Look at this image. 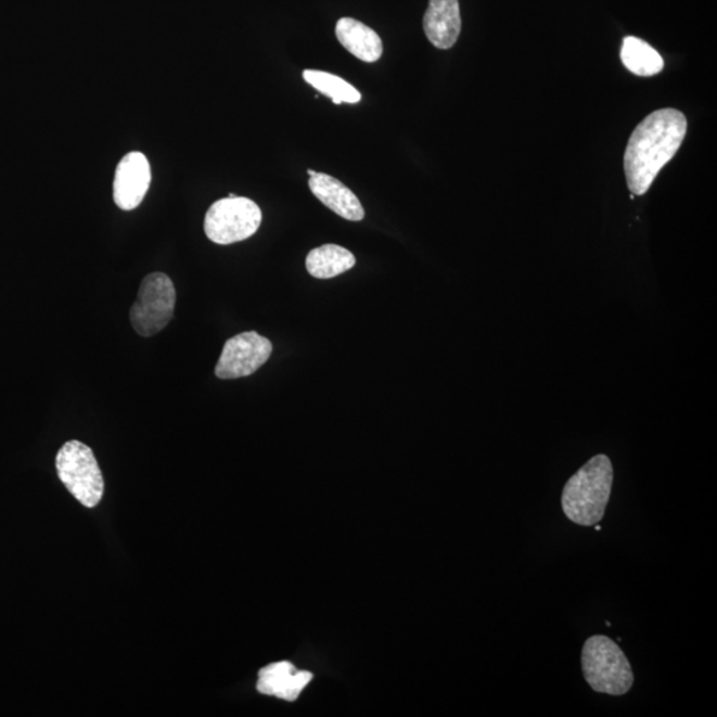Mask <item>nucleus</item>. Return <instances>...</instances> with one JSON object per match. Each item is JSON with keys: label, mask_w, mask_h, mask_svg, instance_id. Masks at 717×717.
Segmentation results:
<instances>
[{"label": "nucleus", "mask_w": 717, "mask_h": 717, "mask_svg": "<svg viewBox=\"0 0 717 717\" xmlns=\"http://www.w3.org/2000/svg\"><path fill=\"white\" fill-rule=\"evenodd\" d=\"M687 133V118L678 110L653 112L627 142L625 175L633 195L649 192L660 171L678 153Z\"/></svg>", "instance_id": "1"}, {"label": "nucleus", "mask_w": 717, "mask_h": 717, "mask_svg": "<svg viewBox=\"0 0 717 717\" xmlns=\"http://www.w3.org/2000/svg\"><path fill=\"white\" fill-rule=\"evenodd\" d=\"M613 483L614 468L606 454H597L580 466L562 490V511L568 521L586 527L600 524Z\"/></svg>", "instance_id": "2"}, {"label": "nucleus", "mask_w": 717, "mask_h": 717, "mask_svg": "<svg viewBox=\"0 0 717 717\" xmlns=\"http://www.w3.org/2000/svg\"><path fill=\"white\" fill-rule=\"evenodd\" d=\"M580 662L585 680L598 693L626 695L636 680L624 651L606 636L590 637L584 644Z\"/></svg>", "instance_id": "3"}, {"label": "nucleus", "mask_w": 717, "mask_h": 717, "mask_svg": "<svg viewBox=\"0 0 717 717\" xmlns=\"http://www.w3.org/2000/svg\"><path fill=\"white\" fill-rule=\"evenodd\" d=\"M56 471L64 487L86 508H94L104 495V478L90 447L65 443L56 456Z\"/></svg>", "instance_id": "4"}, {"label": "nucleus", "mask_w": 717, "mask_h": 717, "mask_svg": "<svg viewBox=\"0 0 717 717\" xmlns=\"http://www.w3.org/2000/svg\"><path fill=\"white\" fill-rule=\"evenodd\" d=\"M263 223V212L253 200H218L205 216V234L217 245H231L251 239Z\"/></svg>", "instance_id": "5"}, {"label": "nucleus", "mask_w": 717, "mask_h": 717, "mask_svg": "<svg viewBox=\"0 0 717 717\" xmlns=\"http://www.w3.org/2000/svg\"><path fill=\"white\" fill-rule=\"evenodd\" d=\"M176 289L164 272H152L141 282L138 299L130 308L136 333L150 337L163 331L175 316Z\"/></svg>", "instance_id": "6"}, {"label": "nucleus", "mask_w": 717, "mask_h": 717, "mask_svg": "<svg viewBox=\"0 0 717 717\" xmlns=\"http://www.w3.org/2000/svg\"><path fill=\"white\" fill-rule=\"evenodd\" d=\"M271 354V342L256 331L230 337L219 357L216 376L222 381L251 376L270 359Z\"/></svg>", "instance_id": "7"}, {"label": "nucleus", "mask_w": 717, "mask_h": 717, "mask_svg": "<svg viewBox=\"0 0 717 717\" xmlns=\"http://www.w3.org/2000/svg\"><path fill=\"white\" fill-rule=\"evenodd\" d=\"M150 162L141 152H130L118 163L114 181L115 204L121 210H133L144 200L151 187Z\"/></svg>", "instance_id": "8"}, {"label": "nucleus", "mask_w": 717, "mask_h": 717, "mask_svg": "<svg viewBox=\"0 0 717 717\" xmlns=\"http://www.w3.org/2000/svg\"><path fill=\"white\" fill-rule=\"evenodd\" d=\"M423 26L426 38L436 49H452L461 33L459 0H430Z\"/></svg>", "instance_id": "9"}, {"label": "nucleus", "mask_w": 717, "mask_h": 717, "mask_svg": "<svg viewBox=\"0 0 717 717\" xmlns=\"http://www.w3.org/2000/svg\"><path fill=\"white\" fill-rule=\"evenodd\" d=\"M308 187L312 194L337 216L353 222H359L364 218V207L361 206L357 194L333 176L325 174L310 176Z\"/></svg>", "instance_id": "10"}, {"label": "nucleus", "mask_w": 717, "mask_h": 717, "mask_svg": "<svg viewBox=\"0 0 717 717\" xmlns=\"http://www.w3.org/2000/svg\"><path fill=\"white\" fill-rule=\"evenodd\" d=\"M295 669L290 662H278L264 667L259 671L258 692L286 702H295L312 679L311 673L295 671Z\"/></svg>", "instance_id": "11"}, {"label": "nucleus", "mask_w": 717, "mask_h": 717, "mask_svg": "<svg viewBox=\"0 0 717 717\" xmlns=\"http://www.w3.org/2000/svg\"><path fill=\"white\" fill-rule=\"evenodd\" d=\"M335 34L340 43L361 62L375 63L383 55L381 37L364 23L353 17H342L336 23Z\"/></svg>", "instance_id": "12"}, {"label": "nucleus", "mask_w": 717, "mask_h": 717, "mask_svg": "<svg viewBox=\"0 0 717 717\" xmlns=\"http://www.w3.org/2000/svg\"><path fill=\"white\" fill-rule=\"evenodd\" d=\"M357 258L347 248L329 244L313 248L306 258L308 274L318 280H331L351 270Z\"/></svg>", "instance_id": "13"}, {"label": "nucleus", "mask_w": 717, "mask_h": 717, "mask_svg": "<svg viewBox=\"0 0 717 717\" xmlns=\"http://www.w3.org/2000/svg\"><path fill=\"white\" fill-rule=\"evenodd\" d=\"M622 63L630 73L638 76L649 77L662 73L665 67L660 52H657L644 40L636 37H627L622 44Z\"/></svg>", "instance_id": "14"}, {"label": "nucleus", "mask_w": 717, "mask_h": 717, "mask_svg": "<svg viewBox=\"0 0 717 717\" xmlns=\"http://www.w3.org/2000/svg\"><path fill=\"white\" fill-rule=\"evenodd\" d=\"M304 79L308 85L316 88L317 91L333 99L334 104H357L361 100V94L357 88L343 80L340 76L322 73V71L306 69Z\"/></svg>", "instance_id": "15"}, {"label": "nucleus", "mask_w": 717, "mask_h": 717, "mask_svg": "<svg viewBox=\"0 0 717 717\" xmlns=\"http://www.w3.org/2000/svg\"><path fill=\"white\" fill-rule=\"evenodd\" d=\"M316 174H317V171H313V170H311V169H308V170H307V175H308V176H313V175H316Z\"/></svg>", "instance_id": "16"}]
</instances>
